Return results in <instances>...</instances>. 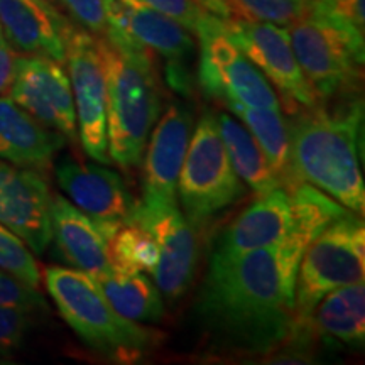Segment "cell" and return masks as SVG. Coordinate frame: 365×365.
I'll use <instances>...</instances> for the list:
<instances>
[{
  "mask_svg": "<svg viewBox=\"0 0 365 365\" xmlns=\"http://www.w3.org/2000/svg\"><path fill=\"white\" fill-rule=\"evenodd\" d=\"M307 249L289 239L242 254H212L195 309L213 349L259 357L286 344L294 325L296 276Z\"/></svg>",
  "mask_w": 365,
  "mask_h": 365,
  "instance_id": "obj_1",
  "label": "cell"
},
{
  "mask_svg": "<svg viewBox=\"0 0 365 365\" xmlns=\"http://www.w3.org/2000/svg\"><path fill=\"white\" fill-rule=\"evenodd\" d=\"M364 103L346 100L335 108H309L291 129L287 185L308 182L346 210L362 215L365 185L360 166Z\"/></svg>",
  "mask_w": 365,
  "mask_h": 365,
  "instance_id": "obj_2",
  "label": "cell"
},
{
  "mask_svg": "<svg viewBox=\"0 0 365 365\" xmlns=\"http://www.w3.org/2000/svg\"><path fill=\"white\" fill-rule=\"evenodd\" d=\"M44 284L58 312L90 349L113 362H134L158 345L153 330L115 312L95 277L78 269L48 267Z\"/></svg>",
  "mask_w": 365,
  "mask_h": 365,
  "instance_id": "obj_3",
  "label": "cell"
},
{
  "mask_svg": "<svg viewBox=\"0 0 365 365\" xmlns=\"http://www.w3.org/2000/svg\"><path fill=\"white\" fill-rule=\"evenodd\" d=\"M98 48L107 88L108 156L120 168H134L161 117L158 71L122 56L103 38H98Z\"/></svg>",
  "mask_w": 365,
  "mask_h": 365,
  "instance_id": "obj_4",
  "label": "cell"
},
{
  "mask_svg": "<svg viewBox=\"0 0 365 365\" xmlns=\"http://www.w3.org/2000/svg\"><path fill=\"white\" fill-rule=\"evenodd\" d=\"M365 225L357 213L333 222L304 250L294 287V327L309 317L323 296L364 281Z\"/></svg>",
  "mask_w": 365,
  "mask_h": 365,
  "instance_id": "obj_5",
  "label": "cell"
},
{
  "mask_svg": "<svg viewBox=\"0 0 365 365\" xmlns=\"http://www.w3.org/2000/svg\"><path fill=\"white\" fill-rule=\"evenodd\" d=\"M178 193L191 225H202L245 195V186L228 159L215 113L205 112L190 137Z\"/></svg>",
  "mask_w": 365,
  "mask_h": 365,
  "instance_id": "obj_6",
  "label": "cell"
},
{
  "mask_svg": "<svg viewBox=\"0 0 365 365\" xmlns=\"http://www.w3.org/2000/svg\"><path fill=\"white\" fill-rule=\"evenodd\" d=\"M195 36L200 46L198 83L208 97L247 107H281L266 76L228 38L222 17L207 12Z\"/></svg>",
  "mask_w": 365,
  "mask_h": 365,
  "instance_id": "obj_7",
  "label": "cell"
},
{
  "mask_svg": "<svg viewBox=\"0 0 365 365\" xmlns=\"http://www.w3.org/2000/svg\"><path fill=\"white\" fill-rule=\"evenodd\" d=\"M287 27L294 56L318 102L357 88L364 59L339 31L307 12Z\"/></svg>",
  "mask_w": 365,
  "mask_h": 365,
  "instance_id": "obj_8",
  "label": "cell"
},
{
  "mask_svg": "<svg viewBox=\"0 0 365 365\" xmlns=\"http://www.w3.org/2000/svg\"><path fill=\"white\" fill-rule=\"evenodd\" d=\"M108 26L166 61L168 83L181 95L193 86L190 65L196 56L193 34L180 22L140 0H105Z\"/></svg>",
  "mask_w": 365,
  "mask_h": 365,
  "instance_id": "obj_9",
  "label": "cell"
},
{
  "mask_svg": "<svg viewBox=\"0 0 365 365\" xmlns=\"http://www.w3.org/2000/svg\"><path fill=\"white\" fill-rule=\"evenodd\" d=\"M228 38L277 88L287 112L309 110L319 103L294 56L287 27L271 22L223 19Z\"/></svg>",
  "mask_w": 365,
  "mask_h": 365,
  "instance_id": "obj_10",
  "label": "cell"
},
{
  "mask_svg": "<svg viewBox=\"0 0 365 365\" xmlns=\"http://www.w3.org/2000/svg\"><path fill=\"white\" fill-rule=\"evenodd\" d=\"M68 73L76 112V130L85 153L100 164H110L107 137V88L98 38L73 29L66 48Z\"/></svg>",
  "mask_w": 365,
  "mask_h": 365,
  "instance_id": "obj_11",
  "label": "cell"
},
{
  "mask_svg": "<svg viewBox=\"0 0 365 365\" xmlns=\"http://www.w3.org/2000/svg\"><path fill=\"white\" fill-rule=\"evenodd\" d=\"M145 228L159 249V261L150 272L166 299H180L195 277L198 245L193 225L182 217L178 205L137 203L132 220Z\"/></svg>",
  "mask_w": 365,
  "mask_h": 365,
  "instance_id": "obj_12",
  "label": "cell"
},
{
  "mask_svg": "<svg viewBox=\"0 0 365 365\" xmlns=\"http://www.w3.org/2000/svg\"><path fill=\"white\" fill-rule=\"evenodd\" d=\"M9 97L36 120L66 139L76 137V112L70 76L61 63L38 54L16 58Z\"/></svg>",
  "mask_w": 365,
  "mask_h": 365,
  "instance_id": "obj_13",
  "label": "cell"
},
{
  "mask_svg": "<svg viewBox=\"0 0 365 365\" xmlns=\"http://www.w3.org/2000/svg\"><path fill=\"white\" fill-rule=\"evenodd\" d=\"M56 180L70 202L97 225L107 242L118 228L130 223L137 203L115 171L100 163L65 159L56 166Z\"/></svg>",
  "mask_w": 365,
  "mask_h": 365,
  "instance_id": "obj_14",
  "label": "cell"
},
{
  "mask_svg": "<svg viewBox=\"0 0 365 365\" xmlns=\"http://www.w3.org/2000/svg\"><path fill=\"white\" fill-rule=\"evenodd\" d=\"M51 200L41 173L0 159V223L38 255L53 240Z\"/></svg>",
  "mask_w": 365,
  "mask_h": 365,
  "instance_id": "obj_15",
  "label": "cell"
},
{
  "mask_svg": "<svg viewBox=\"0 0 365 365\" xmlns=\"http://www.w3.org/2000/svg\"><path fill=\"white\" fill-rule=\"evenodd\" d=\"M193 129L191 113L171 103L145 144L143 203L178 205V180Z\"/></svg>",
  "mask_w": 365,
  "mask_h": 365,
  "instance_id": "obj_16",
  "label": "cell"
},
{
  "mask_svg": "<svg viewBox=\"0 0 365 365\" xmlns=\"http://www.w3.org/2000/svg\"><path fill=\"white\" fill-rule=\"evenodd\" d=\"M0 27L14 51L66 61L73 24L51 0H0Z\"/></svg>",
  "mask_w": 365,
  "mask_h": 365,
  "instance_id": "obj_17",
  "label": "cell"
},
{
  "mask_svg": "<svg viewBox=\"0 0 365 365\" xmlns=\"http://www.w3.org/2000/svg\"><path fill=\"white\" fill-rule=\"evenodd\" d=\"M304 240L296 234V213L289 191L279 188L259 196L222 232L213 252L242 254L249 250L284 244L286 240Z\"/></svg>",
  "mask_w": 365,
  "mask_h": 365,
  "instance_id": "obj_18",
  "label": "cell"
},
{
  "mask_svg": "<svg viewBox=\"0 0 365 365\" xmlns=\"http://www.w3.org/2000/svg\"><path fill=\"white\" fill-rule=\"evenodd\" d=\"M65 140V135L41 124L11 97H0V159L43 173L51 168Z\"/></svg>",
  "mask_w": 365,
  "mask_h": 365,
  "instance_id": "obj_19",
  "label": "cell"
},
{
  "mask_svg": "<svg viewBox=\"0 0 365 365\" xmlns=\"http://www.w3.org/2000/svg\"><path fill=\"white\" fill-rule=\"evenodd\" d=\"M317 336L352 346L365 344L364 281L341 286L323 296L309 317L293 328L289 339L304 341Z\"/></svg>",
  "mask_w": 365,
  "mask_h": 365,
  "instance_id": "obj_20",
  "label": "cell"
},
{
  "mask_svg": "<svg viewBox=\"0 0 365 365\" xmlns=\"http://www.w3.org/2000/svg\"><path fill=\"white\" fill-rule=\"evenodd\" d=\"M51 228L58 252L70 266L95 279L110 272L108 242L97 225L65 196L51 200Z\"/></svg>",
  "mask_w": 365,
  "mask_h": 365,
  "instance_id": "obj_21",
  "label": "cell"
},
{
  "mask_svg": "<svg viewBox=\"0 0 365 365\" xmlns=\"http://www.w3.org/2000/svg\"><path fill=\"white\" fill-rule=\"evenodd\" d=\"M97 282L115 312L130 322L156 323L164 317L161 291L144 272L112 267Z\"/></svg>",
  "mask_w": 365,
  "mask_h": 365,
  "instance_id": "obj_22",
  "label": "cell"
},
{
  "mask_svg": "<svg viewBox=\"0 0 365 365\" xmlns=\"http://www.w3.org/2000/svg\"><path fill=\"white\" fill-rule=\"evenodd\" d=\"M217 122L232 168L254 193L261 196L282 186L279 176L274 173L247 127L235 120L230 113L223 112L217 115Z\"/></svg>",
  "mask_w": 365,
  "mask_h": 365,
  "instance_id": "obj_23",
  "label": "cell"
},
{
  "mask_svg": "<svg viewBox=\"0 0 365 365\" xmlns=\"http://www.w3.org/2000/svg\"><path fill=\"white\" fill-rule=\"evenodd\" d=\"M232 113L247 127L255 143L262 149L267 163L279 176L282 186L289 178V150H291V127L281 115L279 108L247 107L239 102L225 103Z\"/></svg>",
  "mask_w": 365,
  "mask_h": 365,
  "instance_id": "obj_24",
  "label": "cell"
},
{
  "mask_svg": "<svg viewBox=\"0 0 365 365\" xmlns=\"http://www.w3.org/2000/svg\"><path fill=\"white\" fill-rule=\"evenodd\" d=\"M112 267L125 271L153 272L159 261L156 240L139 223H125L108 240Z\"/></svg>",
  "mask_w": 365,
  "mask_h": 365,
  "instance_id": "obj_25",
  "label": "cell"
},
{
  "mask_svg": "<svg viewBox=\"0 0 365 365\" xmlns=\"http://www.w3.org/2000/svg\"><path fill=\"white\" fill-rule=\"evenodd\" d=\"M307 14L330 24L365 59L364 0H308Z\"/></svg>",
  "mask_w": 365,
  "mask_h": 365,
  "instance_id": "obj_26",
  "label": "cell"
},
{
  "mask_svg": "<svg viewBox=\"0 0 365 365\" xmlns=\"http://www.w3.org/2000/svg\"><path fill=\"white\" fill-rule=\"evenodd\" d=\"M228 19H244L287 27L307 12L308 0H225Z\"/></svg>",
  "mask_w": 365,
  "mask_h": 365,
  "instance_id": "obj_27",
  "label": "cell"
},
{
  "mask_svg": "<svg viewBox=\"0 0 365 365\" xmlns=\"http://www.w3.org/2000/svg\"><path fill=\"white\" fill-rule=\"evenodd\" d=\"M0 269L33 287H41V271L33 252L16 234L0 223Z\"/></svg>",
  "mask_w": 365,
  "mask_h": 365,
  "instance_id": "obj_28",
  "label": "cell"
},
{
  "mask_svg": "<svg viewBox=\"0 0 365 365\" xmlns=\"http://www.w3.org/2000/svg\"><path fill=\"white\" fill-rule=\"evenodd\" d=\"M0 307H14L29 312H46L44 296L38 287L21 281L14 274L0 269Z\"/></svg>",
  "mask_w": 365,
  "mask_h": 365,
  "instance_id": "obj_29",
  "label": "cell"
},
{
  "mask_svg": "<svg viewBox=\"0 0 365 365\" xmlns=\"http://www.w3.org/2000/svg\"><path fill=\"white\" fill-rule=\"evenodd\" d=\"M70 14L73 21L95 38H105L108 33V19L105 0H56Z\"/></svg>",
  "mask_w": 365,
  "mask_h": 365,
  "instance_id": "obj_30",
  "label": "cell"
},
{
  "mask_svg": "<svg viewBox=\"0 0 365 365\" xmlns=\"http://www.w3.org/2000/svg\"><path fill=\"white\" fill-rule=\"evenodd\" d=\"M33 314L29 309L0 307V352H9L22 344Z\"/></svg>",
  "mask_w": 365,
  "mask_h": 365,
  "instance_id": "obj_31",
  "label": "cell"
},
{
  "mask_svg": "<svg viewBox=\"0 0 365 365\" xmlns=\"http://www.w3.org/2000/svg\"><path fill=\"white\" fill-rule=\"evenodd\" d=\"M140 2L148 4L156 11L166 14L168 17L180 22L191 34H196L208 12L196 0H140Z\"/></svg>",
  "mask_w": 365,
  "mask_h": 365,
  "instance_id": "obj_32",
  "label": "cell"
},
{
  "mask_svg": "<svg viewBox=\"0 0 365 365\" xmlns=\"http://www.w3.org/2000/svg\"><path fill=\"white\" fill-rule=\"evenodd\" d=\"M17 54L9 46V43L0 44V93L9 90L14 76V65H16Z\"/></svg>",
  "mask_w": 365,
  "mask_h": 365,
  "instance_id": "obj_33",
  "label": "cell"
},
{
  "mask_svg": "<svg viewBox=\"0 0 365 365\" xmlns=\"http://www.w3.org/2000/svg\"><path fill=\"white\" fill-rule=\"evenodd\" d=\"M6 43V38H4V33H2V27H0V44Z\"/></svg>",
  "mask_w": 365,
  "mask_h": 365,
  "instance_id": "obj_34",
  "label": "cell"
},
{
  "mask_svg": "<svg viewBox=\"0 0 365 365\" xmlns=\"http://www.w3.org/2000/svg\"><path fill=\"white\" fill-rule=\"evenodd\" d=\"M51 2L54 4V6H58V2H56V0H51Z\"/></svg>",
  "mask_w": 365,
  "mask_h": 365,
  "instance_id": "obj_35",
  "label": "cell"
}]
</instances>
